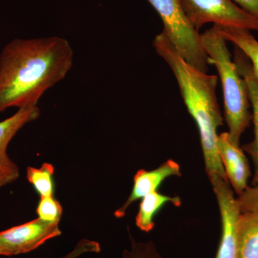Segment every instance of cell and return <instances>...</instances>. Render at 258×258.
I'll list each match as a JSON object with an SVG mask.
<instances>
[{"label": "cell", "mask_w": 258, "mask_h": 258, "mask_svg": "<svg viewBox=\"0 0 258 258\" xmlns=\"http://www.w3.org/2000/svg\"><path fill=\"white\" fill-rule=\"evenodd\" d=\"M74 59L63 37L13 39L0 52V113L37 106L44 93L67 76Z\"/></svg>", "instance_id": "1"}, {"label": "cell", "mask_w": 258, "mask_h": 258, "mask_svg": "<svg viewBox=\"0 0 258 258\" xmlns=\"http://www.w3.org/2000/svg\"><path fill=\"white\" fill-rule=\"evenodd\" d=\"M153 45L174 74L185 106L198 125L209 179L228 180L217 150V130L223 124L216 95L218 78L188 63L163 32L155 37Z\"/></svg>", "instance_id": "2"}, {"label": "cell", "mask_w": 258, "mask_h": 258, "mask_svg": "<svg viewBox=\"0 0 258 258\" xmlns=\"http://www.w3.org/2000/svg\"><path fill=\"white\" fill-rule=\"evenodd\" d=\"M201 37L210 64L216 68L221 81L229 135L234 143L240 146L241 137L252 119L247 84L232 60L220 27L213 25L201 34Z\"/></svg>", "instance_id": "3"}, {"label": "cell", "mask_w": 258, "mask_h": 258, "mask_svg": "<svg viewBox=\"0 0 258 258\" xmlns=\"http://www.w3.org/2000/svg\"><path fill=\"white\" fill-rule=\"evenodd\" d=\"M160 17L163 32L183 58L200 71L208 73L210 61L204 48L201 34L193 28L185 15L181 0H147Z\"/></svg>", "instance_id": "4"}, {"label": "cell", "mask_w": 258, "mask_h": 258, "mask_svg": "<svg viewBox=\"0 0 258 258\" xmlns=\"http://www.w3.org/2000/svg\"><path fill=\"white\" fill-rule=\"evenodd\" d=\"M185 15L195 30L205 24L258 31V20L232 0H181Z\"/></svg>", "instance_id": "5"}, {"label": "cell", "mask_w": 258, "mask_h": 258, "mask_svg": "<svg viewBox=\"0 0 258 258\" xmlns=\"http://www.w3.org/2000/svg\"><path fill=\"white\" fill-rule=\"evenodd\" d=\"M61 234L59 222H47L37 217L0 232V248L6 256L28 253Z\"/></svg>", "instance_id": "6"}, {"label": "cell", "mask_w": 258, "mask_h": 258, "mask_svg": "<svg viewBox=\"0 0 258 258\" xmlns=\"http://www.w3.org/2000/svg\"><path fill=\"white\" fill-rule=\"evenodd\" d=\"M40 113L37 106L23 107L0 121V188L15 182L20 176L18 164L8 154V146L25 125L38 119Z\"/></svg>", "instance_id": "7"}, {"label": "cell", "mask_w": 258, "mask_h": 258, "mask_svg": "<svg viewBox=\"0 0 258 258\" xmlns=\"http://www.w3.org/2000/svg\"><path fill=\"white\" fill-rule=\"evenodd\" d=\"M217 150L226 176L234 192L240 195L248 186L250 168L240 146L232 142L228 132L218 136Z\"/></svg>", "instance_id": "8"}, {"label": "cell", "mask_w": 258, "mask_h": 258, "mask_svg": "<svg viewBox=\"0 0 258 258\" xmlns=\"http://www.w3.org/2000/svg\"><path fill=\"white\" fill-rule=\"evenodd\" d=\"M179 164L172 159L166 161L153 170L141 169L134 176V186L132 192L124 204L114 212L116 218H122L127 210L137 200H141L153 191H157L163 181L170 176H181Z\"/></svg>", "instance_id": "9"}, {"label": "cell", "mask_w": 258, "mask_h": 258, "mask_svg": "<svg viewBox=\"0 0 258 258\" xmlns=\"http://www.w3.org/2000/svg\"><path fill=\"white\" fill-rule=\"evenodd\" d=\"M234 51V62L239 74L247 84L249 101L252 108V120L254 123L253 140L244 144L242 149L253 161L254 173H258V79L248 57L238 47L235 46Z\"/></svg>", "instance_id": "10"}, {"label": "cell", "mask_w": 258, "mask_h": 258, "mask_svg": "<svg viewBox=\"0 0 258 258\" xmlns=\"http://www.w3.org/2000/svg\"><path fill=\"white\" fill-rule=\"evenodd\" d=\"M237 258H258V214L240 212L237 226Z\"/></svg>", "instance_id": "11"}, {"label": "cell", "mask_w": 258, "mask_h": 258, "mask_svg": "<svg viewBox=\"0 0 258 258\" xmlns=\"http://www.w3.org/2000/svg\"><path fill=\"white\" fill-rule=\"evenodd\" d=\"M173 204L174 206L181 205L179 197H171L163 195L158 191H153L142 199L138 213L136 217V225L144 232H151L155 227L154 217L166 204Z\"/></svg>", "instance_id": "12"}, {"label": "cell", "mask_w": 258, "mask_h": 258, "mask_svg": "<svg viewBox=\"0 0 258 258\" xmlns=\"http://www.w3.org/2000/svg\"><path fill=\"white\" fill-rule=\"evenodd\" d=\"M220 29L227 41L232 42L248 57L258 79V41L250 30L222 27Z\"/></svg>", "instance_id": "13"}, {"label": "cell", "mask_w": 258, "mask_h": 258, "mask_svg": "<svg viewBox=\"0 0 258 258\" xmlns=\"http://www.w3.org/2000/svg\"><path fill=\"white\" fill-rule=\"evenodd\" d=\"M54 172L55 168L50 163H43L39 168L32 166L27 168V179L32 185L40 198L53 197L55 191Z\"/></svg>", "instance_id": "14"}, {"label": "cell", "mask_w": 258, "mask_h": 258, "mask_svg": "<svg viewBox=\"0 0 258 258\" xmlns=\"http://www.w3.org/2000/svg\"><path fill=\"white\" fill-rule=\"evenodd\" d=\"M62 205L54 197L40 198L36 212L38 218L47 222H60L62 217Z\"/></svg>", "instance_id": "15"}, {"label": "cell", "mask_w": 258, "mask_h": 258, "mask_svg": "<svg viewBox=\"0 0 258 258\" xmlns=\"http://www.w3.org/2000/svg\"><path fill=\"white\" fill-rule=\"evenodd\" d=\"M236 198L241 212L258 214V173H254L251 184Z\"/></svg>", "instance_id": "16"}, {"label": "cell", "mask_w": 258, "mask_h": 258, "mask_svg": "<svg viewBox=\"0 0 258 258\" xmlns=\"http://www.w3.org/2000/svg\"><path fill=\"white\" fill-rule=\"evenodd\" d=\"M130 249H125L123 258H162L152 241L137 242L129 232Z\"/></svg>", "instance_id": "17"}, {"label": "cell", "mask_w": 258, "mask_h": 258, "mask_svg": "<svg viewBox=\"0 0 258 258\" xmlns=\"http://www.w3.org/2000/svg\"><path fill=\"white\" fill-rule=\"evenodd\" d=\"M101 252V245L96 241L83 239L78 242L74 249L60 258H78L83 254L98 253Z\"/></svg>", "instance_id": "18"}, {"label": "cell", "mask_w": 258, "mask_h": 258, "mask_svg": "<svg viewBox=\"0 0 258 258\" xmlns=\"http://www.w3.org/2000/svg\"><path fill=\"white\" fill-rule=\"evenodd\" d=\"M244 11L258 20V0H232Z\"/></svg>", "instance_id": "19"}, {"label": "cell", "mask_w": 258, "mask_h": 258, "mask_svg": "<svg viewBox=\"0 0 258 258\" xmlns=\"http://www.w3.org/2000/svg\"><path fill=\"white\" fill-rule=\"evenodd\" d=\"M0 256H6V254H5L3 249L1 248H0Z\"/></svg>", "instance_id": "20"}]
</instances>
